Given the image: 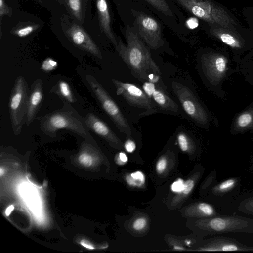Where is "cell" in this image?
<instances>
[{
  "mask_svg": "<svg viewBox=\"0 0 253 253\" xmlns=\"http://www.w3.org/2000/svg\"><path fill=\"white\" fill-rule=\"evenodd\" d=\"M126 45L118 37L116 51L131 70L133 75L142 81L160 84L161 73L143 41L129 25L125 32Z\"/></svg>",
  "mask_w": 253,
  "mask_h": 253,
  "instance_id": "1",
  "label": "cell"
},
{
  "mask_svg": "<svg viewBox=\"0 0 253 253\" xmlns=\"http://www.w3.org/2000/svg\"><path fill=\"white\" fill-rule=\"evenodd\" d=\"M41 129L45 134L54 135L60 129L70 130L82 136L89 135L88 128L79 115L70 110L61 109L44 116Z\"/></svg>",
  "mask_w": 253,
  "mask_h": 253,
  "instance_id": "2",
  "label": "cell"
},
{
  "mask_svg": "<svg viewBox=\"0 0 253 253\" xmlns=\"http://www.w3.org/2000/svg\"><path fill=\"white\" fill-rule=\"evenodd\" d=\"M29 90L25 78L18 76L12 88L9 102L10 118L13 130L15 134L20 133L26 122Z\"/></svg>",
  "mask_w": 253,
  "mask_h": 253,
  "instance_id": "3",
  "label": "cell"
},
{
  "mask_svg": "<svg viewBox=\"0 0 253 253\" xmlns=\"http://www.w3.org/2000/svg\"><path fill=\"white\" fill-rule=\"evenodd\" d=\"M85 78L92 93L118 129L127 136H130L132 131L129 124L106 89L92 75L88 74Z\"/></svg>",
  "mask_w": 253,
  "mask_h": 253,
  "instance_id": "4",
  "label": "cell"
},
{
  "mask_svg": "<svg viewBox=\"0 0 253 253\" xmlns=\"http://www.w3.org/2000/svg\"><path fill=\"white\" fill-rule=\"evenodd\" d=\"M203 228L211 234H253V219L238 215H218L209 217Z\"/></svg>",
  "mask_w": 253,
  "mask_h": 253,
  "instance_id": "5",
  "label": "cell"
},
{
  "mask_svg": "<svg viewBox=\"0 0 253 253\" xmlns=\"http://www.w3.org/2000/svg\"><path fill=\"white\" fill-rule=\"evenodd\" d=\"M112 81L118 95L123 97L131 105L146 110L143 115H150L157 111V105L137 86L116 79H112Z\"/></svg>",
  "mask_w": 253,
  "mask_h": 253,
  "instance_id": "6",
  "label": "cell"
},
{
  "mask_svg": "<svg viewBox=\"0 0 253 253\" xmlns=\"http://www.w3.org/2000/svg\"><path fill=\"white\" fill-rule=\"evenodd\" d=\"M134 25L137 34L151 48L156 49L164 44L160 23L150 15L133 10Z\"/></svg>",
  "mask_w": 253,
  "mask_h": 253,
  "instance_id": "7",
  "label": "cell"
},
{
  "mask_svg": "<svg viewBox=\"0 0 253 253\" xmlns=\"http://www.w3.org/2000/svg\"><path fill=\"white\" fill-rule=\"evenodd\" d=\"M171 86L187 114L197 123L205 125L208 121V114L192 91L177 82H172Z\"/></svg>",
  "mask_w": 253,
  "mask_h": 253,
  "instance_id": "8",
  "label": "cell"
},
{
  "mask_svg": "<svg viewBox=\"0 0 253 253\" xmlns=\"http://www.w3.org/2000/svg\"><path fill=\"white\" fill-rule=\"evenodd\" d=\"M69 40L78 48L102 59L101 51L88 33L80 25L73 24L66 30Z\"/></svg>",
  "mask_w": 253,
  "mask_h": 253,
  "instance_id": "9",
  "label": "cell"
},
{
  "mask_svg": "<svg viewBox=\"0 0 253 253\" xmlns=\"http://www.w3.org/2000/svg\"><path fill=\"white\" fill-rule=\"evenodd\" d=\"M201 65L205 76L213 84H218L225 76L227 61L221 56L213 54L203 56Z\"/></svg>",
  "mask_w": 253,
  "mask_h": 253,
  "instance_id": "10",
  "label": "cell"
},
{
  "mask_svg": "<svg viewBox=\"0 0 253 253\" xmlns=\"http://www.w3.org/2000/svg\"><path fill=\"white\" fill-rule=\"evenodd\" d=\"M142 87L144 92L158 108L174 113L178 111V105L160 88L159 85L152 82L144 81Z\"/></svg>",
  "mask_w": 253,
  "mask_h": 253,
  "instance_id": "11",
  "label": "cell"
},
{
  "mask_svg": "<svg viewBox=\"0 0 253 253\" xmlns=\"http://www.w3.org/2000/svg\"><path fill=\"white\" fill-rule=\"evenodd\" d=\"M241 179L238 177H230L215 184L212 188V194L219 202V206L229 202L239 192Z\"/></svg>",
  "mask_w": 253,
  "mask_h": 253,
  "instance_id": "12",
  "label": "cell"
},
{
  "mask_svg": "<svg viewBox=\"0 0 253 253\" xmlns=\"http://www.w3.org/2000/svg\"><path fill=\"white\" fill-rule=\"evenodd\" d=\"M43 98V82L37 78L30 90L26 111V123L29 125L34 120Z\"/></svg>",
  "mask_w": 253,
  "mask_h": 253,
  "instance_id": "13",
  "label": "cell"
},
{
  "mask_svg": "<svg viewBox=\"0 0 253 253\" xmlns=\"http://www.w3.org/2000/svg\"><path fill=\"white\" fill-rule=\"evenodd\" d=\"M201 249L206 251H253V247L243 244L233 238L220 236L213 239Z\"/></svg>",
  "mask_w": 253,
  "mask_h": 253,
  "instance_id": "14",
  "label": "cell"
},
{
  "mask_svg": "<svg viewBox=\"0 0 253 253\" xmlns=\"http://www.w3.org/2000/svg\"><path fill=\"white\" fill-rule=\"evenodd\" d=\"M88 128L97 135L115 144L120 141L110 127L98 117L93 113H88L84 118Z\"/></svg>",
  "mask_w": 253,
  "mask_h": 253,
  "instance_id": "15",
  "label": "cell"
},
{
  "mask_svg": "<svg viewBox=\"0 0 253 253\" xmlns=\"http://www.w3.org/2000/svg\"><path fill=\"white\" fill-rule=\"evenodd\" d=\"M96 4L100 29L116 47L118 44V40L111 29V19L107 1L106 0H96Z\"/></svg>",
  "mask_w": 253,
  "mask_h": 253,
  "instance_id": "16",
  "label": "cell"
},
{
  "mask_svg": "<svg viewBox=\"0 0 253 253\" xmlns=\"http://www.w3.org/2000/svg\"><path fill=\"white\" fill-rule=\"evenodd\" d=\"M235 127L238 131L253 127V109L242 113L235 121Z\"/></svg>",
  "mask_w": 253,
  "mask_h": 253,
  "instance_id": "17",
  "label": "cell"
},
{
  "mask_svg": "<svg viewBox=\"0 0 253 253\" xmlns=\"http://www.w3.org/2000/svg\"><path fill=\"white\" fill-rule=\"evenodd\" d=\"M57 92L63 99L70 103L76 101L68 83L64 80H60L57 84Z\"/></svg>",
  "mask_w": 253,
  "mask_h": 253,
  "instance_id": "18",
  "label": "cell"
},
{
  "mask_svg": "<svg viewBox=\"0 0 253 253\" xmlns=\"http://www.w3.org/2000/svg\"><path fill=\"white\" fill-rule=\"evenodd\" d=\"M39 27V25L27 22L18 25L15 28H14L11 33L19 37H24L27 36L31 33L34 32L37 30Z\"/></svg>",
  "mask_w": 253,
  "mask_h": 253,
  "instance_id": "19",
  "label": "cell"
},
{
  "mask_svg": "<svg viewBox=\"0 0 253 253\" xmlns=\"http://www.w3.org/2000/svg\"><path fill=\"white\" fill-rule=\"evenodd\" d=\"M158 11L166 16H173L172 11L165 0H146Z\"/></svg>",
  "mask_w": 253,
  "mask_h": 253,
  "instance_id": "20",
  "label": "cell"
},
{
  "mask_svg": "<svg viewBox=\"0 0 253 253\" xmlns=\"http://www.w3.org/2000/svg\"><path fill=\"white\" fill-rule=\"evenodd\" d=\"M237 209L242 213L253 215V197L245 198L238 202Z\"/></svg>",
  "mask_w": 253,
  "mask_h": 253,
  "instance_id": "21",
  "label": "cell"
},
{
  "mask_svg": "<svg viewBox=\"0 0 253 253\" xmlns=\"http://www.w3.org/2000/svg\"><path fill=\"white\" fill-rule=\"evenodd\" d=\"M68 7L73 15L79 20L82 18L81 0H67Z\"/></svg>",
  "mask_w": 253,
  "mask_h": 253,
  "instance_id": "22",
  "label": "cell"
},
{
  "mask_svg": "<svg viewBox=\"0 0 253 253\" xmlns=\"http://www.w3.org/2000/svg\"><path fill=\"white\" fill-rule=\"evenodd\" d=\"M178 145L183 151H186L189 149V140L188 136L183 132L179 133L177 135Z\"/></svg>",
  "mask_w": 253,
  "mask_h": 253,
  "instance_id": "23",
  "label": "cell"
},
{
  "mask_svg": "<svg viewBox=\"0 0 253 253\" xmlns=\"http://www.w3.org/2000/svg\"><path fill=\"white\" fill-rule=\"evenodd\" d=\"M58 66L57 62L51 58H47L42 63L41 68L45 71L54 70Z\"/></svg>",
  "mask_w": 253,
  "mask_h": 253,
  "instance_id": "24",
  "label": "cell"
},
{
  "mask_svg": "<svg viewBox=\"0 0 253 253\" xmlns=\"http://www.w3.org/2000/svg\"><path fill=\"white\" fill-rule=\"evenodd\" d=\"M79 161L83 165L89 167L92 165L93 159L90 154L87 153H83L79 157Z\"/></svg>",
  "mask_w": 253,
  "mask_h": 253,
  "instance_id": "25",
  "label": "cell"
},
{
  "mask_svg": "<svg viewBox=\"0 0 253 253\" xmlns=\"http://www.w3.org/2000/svg\"><path fill=\"white\" fill-rule=\"evenodd\" d=\"M130 178L135 180L132 185H140L143 183L144 181V175L143 173L140 171L131 173Z\"/></svg>",
  "mask_w": 253,
  "mask_h": 253,
  "instance_id": "26",
  "label": "cell"
},
{
  "mask_svg": "<svg viewBox=\"0 0 253 253\" xmlns=\"http://www.w3.org/2000/svg\"><path fill=\"white\" fill-rule=\"evenodd\" d=\"M146 220L144 218L137 219L133 224V227L135 230H140L143 229L146 225Z\"/></svg>",
  "mask_w": 253,
  "mask_h": 253,
  "instance_id": "27",
  "label": "cell"
},
{
  "mask_svg": "<svg viewBox=\"0 0 253 253\" xmlns=\"http://www.w3.org/2000/svg\"><path fill=\"white\" fill-rule=\"evenodd\" d=\"M167 166V160L162 157L158 161L156 165V170L158 173H162L165 170Z\"/></svg>",
  "mask_w": 253,
  "mask_h": 253,
  "instance_id": "28",
  "label": "cell"
},
{
  "mask_svg": "<svg viewBox=\"0 0 253 253\" xmlns=\"http://www.w3.org/2000/svg\"><path fill=\"white\" fill-rule=\"evenodd\" d=\"M11 11L10 8L5 3L4 0H0V16L9 15Z\"/></svg>",
  "mask_w": 253,
  "mask_h": 253,
  "instance_id": "29",
  "label": "cell"
},
{
  "mask_svg": "<svg viewBox=\"0 0 253 253\" xmlns=\"http://www.w3.org/2000/svg\"><path fill=\"white\" fill-rule=\"evenodd\" d=\"M194 185L195 183L193 180L190 179L186 181L184 183V188L182 191L183 193L185 194L189 193L194 188Z\"/></svg>",
  "mask_w": 253,
  "mask_h": 253,
  "instance_id": "30",
  "label": "cell"
},
{
  "mask_svg": "<svg viewBox=\"0 0 253 253\" xmlns=\"http://www.w3.org/2000/svg\"><path fill=\"white\" fill-rule=\"evenodd\" d=\"M221 40L228 45H233L235 43V41L234 38L230 35L223 34L221 36Z\"/></svg>",
  "mask_w": 253,
  "mask_h": 253,
  "instance_id": "31",
  "label": "cell"
},
{
  "mask_svg": "<svg viewBox=\"0 0 253 253\" xmlns=\"http://www.w3.org/2000/svg\"><path fill=\"white\" fill-rule=\"evenodd\" d=\"M184 182L181 179H179L173 183L171 189L174 192L182 191L184 188Z\"/></svg>",
  "mask_w": 253,
  "mask_h": 253,
  "instance_id": "32",
  "label": "cell"
},
{
  "mask_svg": "<svg viewBox=\"0 0 253 253\" xmlns=\"http://www.w3.org/2000/svg\"><path fill=\"white\" fill-rule=\"evenodd\" d=\"M124 146L126 151L129 153L133 152L136 148L135 142L130 139L127 140L126 141Z\"/></svg>",
  "mask_w": 253,
  "mask_h": 253,
  "instance_id": "33",
  "label": "cell"
},
{
  "mask_svg": "<svg viewBox=\"0 0 253 253\" xmlns=\"http://www.w3.org/2000/svg\"><path fill=\"white\" fill-rule=\"evenodd\" d=\"M80 244L84 247H85L86 248H87L89 250H93L94 249V247L93 246V245L90 243L89 241L86 240H82L80 242Z\"/></svg>",
  "mask_w": 253,
  "mask_h": 253,
  "instance_id": "34",
  "label": "cell"
},
{
  "mask_svg": "<svg viewBox=\"0 0 253 253\" xmlns=\"http://www.w3.org/2000/svg\"><path fill=\"white\" fill-rule=\"evenodd\" d=\"M118 160L121 162V164H122V163H124L127 162V157L125 153L121 152L118 155Z\"/></svg>",
  "mask_w": 253,
  "mask_h": 253,
  "instance_id": "35",
  "label": "cell"
},
{
  "mask_svg": "<svg viewBox=\"0 0 253 253\" xmlns=\"http://www.w3.org/2000/svg\"><path fill=\"white\" fill-rule=\"evenodd\" d=\"M14 210V206L13 205H10L9 207H8L6 210H5V214L6 216H9L11 212L13 211Z\"/></svg>",
  "mask_w": 253,
  "mask_h": 253,
  "instance_id": "36",
  "label": "cell"
},
{
  "mask_svg": "<svg viewBox=\"0 0 253 253\" xmlns=\"http://www.w3.org/2000/svg\"><path fill=\"white\" fill-rule=\"evenodd\" d=\"M249 169L250 171L253 172V157L252 158V159L250 161V165Z\"/></svg>",
  "mask_w": 253,
  "mask_h": 253,
  "instance_id": "37",
  "label": "cell"
},
{
  "mask_svg": "<svg viewBox=\"0 0 253 253\" xmlns=\"http://www.w3.org/2000/svg\"><path fill=\"white\" fill-rule=\"evenodd\" d=\"M4 173V169L2 167L0 168V176H2Z\"/></svg>",
  "mask_w": 253,
  "mask_h": 253,
  "instance_id": "38",
  "label": "cell"
}]
</instances>
